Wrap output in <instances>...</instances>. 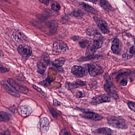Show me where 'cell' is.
Instances as JSON below:
<instances>
[{
    "label": "cell",
    "instance_id": "obj_29",
    "mask_svg": "<svg viewBox=\"0 0 135 135\" xmlns=\"http://www.w3.org/2000/svg\"><path fill=\"white\" fill-rule=\"evenodd\" d=\"M73 15L77 18H81L83 16V13L80 10H75L73 13Z\"/></svg>",
    "mask_w": 135,
    "mask_h": 135
},
{
    "label": "cell",
    "instance_id": "obj_12",
    "mask_svg": "<svg viewBox=\"0 0 135 135\" xmlns=\"http://www.w3.org/2000/svg\"><path fill=\"white\" fill-rule=\"evenodd\" d=\"M71 72L76 77L81 78L83 77L85 75V70L83 67L75 65L72 68Z\"/></svg>",
    "mask_w": 135,
    "mask_h": 135
},
{
    "label": "cell",
    "instance_id": "obj_42",
    "mask_svg": "<svg viewBox=\"0 0 135 135\" xmlns=\"http://www.w3.org/2000/svg\"><path fill=\"white\" fill-rule=\"evenodd\" d=\"M4 56V55L3 52L2 50L0 49V57H3Z\"/></svg>",
    "mask_w": 135,
    "mask_h": 135
},
{
    "label": "cell",
    "instance_id": "obj_16",
    "mask_svg": "<svg viewBox=\"0 0 135 135\" xmlns=\"http://www.w3.org/2000/svg\"><path fill=\"white\" fill-rule=\"evenodd\" d=\"M94 134L96 135H111L113 131L108 128H101L97 129L93 131Z\"/></svg>",
    "mask_w": 135,
    "mask_h": 135
},
{
    "label": "cell",
    "instance_id": "obj_7",
    "mask_svg": "<svg viewBox=\"0 0 135 135\" xmlns=\"http://www.w3.org/2000/svg\"><path fill=\"white\" fill-rule=\"evenodd\" d=\"M7 82L16 91L23 94H27L29 92V90L27 88L24 86H21L17 83L13 79L10 78L7 80Z\"/></svg>",
    "mask_w": 135,
    "mask_h": 135
},
{
    "label": "cell",
    "instance_id": "obj_37",
    "mask_svg": "<svg viewBox=\"0 0 135 135\" xmlns=\"http://www.w3.org/2000/svg\"><path fill=\"white\" fill-rule=\"evenodd\" d=\"M60 135H69L68 132L65 128L63 129L61 131Z\"/></svg>",
    "mask_w": 135,
    "mask_h": 135
},
{
    "label": "cell",
    "instance_id": "obj_28",
    "mask_svg": "<svg viewBox=\"0 0 135 135\" xmlns=\"http://www.w3.org/2000/svg\"><path fill=\"white\" fill-rule=\"evenodd\" d=\"M57 26V22L55 21H52L49 24V27L52 32H55L56 31Z\"/></svg>",
    "mask_w": 135,
    "mask_h": 135
},
{
    "label": "cell",
    "instance_id": "obj_25",
    "mask_svg": "<svg viewBox=\"0 0 135 135\" xmlns=\"http://www.w3.org/2000/svg\"><path fill=\"white\" fill-rule=\"evenodd\" d=\"M51 7L52 10L54 11L57 12L60 11L61 8L60 4L56 1H52L51 3Z\"/></svg>",
    "mask_w": 135,
    "mask_h": 135
},
{
    "label": "cell",
    "instance_id": "obj_15",
    "mask_svg": "<svg viewBox=\"0 0 135 135\" xmlns=\"http://www.w3.org/2000/svg\"><path fill=\"white\" fill-rule=\"evenodd\" d=\"M41 129L42 132L44 133L47 132L50 127L49 120L47 118L43 117L41 119Z\"/></svg>",
    "mask_w": 135,
    "mask_h": 135
},
{
    "label": "cell",
    "instance_id": "obj_34",
    "mask_svg": "<svg viewBox=\"0 0 135 135\" xmlns=\"http://www.w3.org/2000/svg\"><path fill=\"white\" fill-rule=\"evenodd\" d=\"M50 111L51 112V113L52 114V116L54 117L55 118H57V113L54 110V109H52V108H49Z\"/></svg>",
    "mask_w": 135,
    "mask_h": 135
},
{
    "label": "cell",
    "instance_id": "obj_4",
    "mask_svg": "<svg viewBox=\"0 0 135 135\" xmlns=\"http://www.w3.org/2000/svg\"><path fill=\"white\" fill-rule=\"evenodd\" d=\"M68 50V45L63 41H57L54 43L53 51L55 53H64L67 52Z\"/></svg>",
    "mask_w": 135,
    "mask_h": 135
},
{
    "label": "cell",
    "instance_id": "obj_14",
    "mask_svg": "<svg viewBox=\"0 0 135 135\" xmlns=\"http://www.w3.org/2000/svg\"><path fill=\"white\" fill-rule=\"evenodd\" d=\"M111 50L114 54L119 55L121 51V46L120 41L118 38L114 39L112 42Z\"/></svg>",
    "mask_w": 135,
    "mask_h": 135
},
{
    "label": "cell",
    "instance_id": "obj_11",
    "mask_svg": "<svg viewBox=\"0 0 135 135\" xmlns=\"http://www.w3.org/2000/svg\"><path fill=\"white\" fill-rule=\"evenodd\" d=\"M80 115L81 117L84 118L91 119L94 121H99L103 118L101 115L94 112H84Z\"/></svg>",
    "mask_w": 135,
    "mask_h": 135
},
{
    "label": "cell",
    "instance_id": "obj_8",
    "mask_svg": "<svg viewBox=\"0 0 135 135\" xmlns=\"http://www.w3.org/2000/svg\"><path fill=\"white\" fill-rule=\"evenodd\" d=\"M88 71L91 76H96L102 74L103 70L101 66L96 64H91L88 65Z\"/></svg>",
    "mask_w": 135,
    "mask_h": 135
},
{
    "label": "cell",
    "instance_id": "obj_18",
    "mask_svg": "<svg viewBox=\"0 0 135 135\" xmlns=\"http://www.w3.org/2000/svg\"><path fill=\"white\" fill-rule=\"evenodd\" d=\"M86 85V84L84 82L81 81V80H77L76 82H73V83H68L66 84V87L68 89H73L74 88H77L80 86H84Z\"/></svg>",
    "mask_w": 135,
    "mask_h": 135
},
{
    "label": "cell",
    "instance_id": "obj_24",
    "mask_svg": "<svg viewBox=\"0 0 135 135\" xmlns=\"http://www.w3.org/2000/svg\"><path fill=\"white\" fill-rule=\"evenodd\" d=\"M10 116L7 113L4 111H0V121L7 122L10 120Z\"/></svg>",
    "mask_w": 135,
    "mask_h": 135
},
{
    "label": "cell",
    "instance_id": "obj_19",
    "mask_svg": "<svg viewBox=\"0 0 135 135\" xmlns=\"http://www.w3.org/2000/svg\"><path fill=\"white\" fill-rule=\"evenodd\" d=\"M13 36L15 39L18 42H22L25 41L26 38L25 35L19 31H15L13 33Z\"/></svg>",
    "mask_w": 135,
    "mask_h": 135
},
{
    "label": "cell",
    "instance_id": "obj_3",
    "mask_svg": "<svg viewBox=\"0 0 135 135\" xmlns=\"http://www.w3.org/2000/svg\"><path fill=\"white\" fill-rule=\"evenodd\" d=\"M49 56L47 54H44L42 57L41 59L37 64V71L40 74H44L47 66L50 64Z\"/></svg>",
    "mask_w": 135,
    "mask_h": 135
},
{
    "label": "cell",
    "instance_id": "obj_30",
    "mask_svg": "<svg viewBox=\"0 0 135 135\" xmlns=\"http://www.w3.org/2000/svg\"><path fill=\"white\" fill-rule=\"evenodd\" d=\"M79 44L81 48H84L86 46H88L89 43L88 41L86 40V39H84V40H82V41H80L79 42Z\"/></svg>",
    "mask_w": 135,
    "mask_h": 135
},
{
    "label": "cell",
    "instance_id": "obj_23",
    "mask_svg": "<svg viewBox=\"0 0 135 135\" xmlns=\"http://www.w3.org/2000/svg\"><path fill=\"white\" fill-rule=\"evenodd\" d=\"M99 2V5L104 10L111 11L113 9L112 6L110 5L109 3L106 1H100Z\"/></svg>",
    "mask_w": 135,
    "mask_h": 135
},
{
    "label": "cell",
    "instance_id": "obj_26",
    "mask_svg": "<svg viewBox=\"0 0 135 135\" xmlns=\"http://www.w3.org/2000/svg\"><path fill=\"white\" fill-rule=\"evenodd\" d=\"M100 56L98 55H90V56H87L86 57H81L80 59V61H89L90 60H94V59H98L100 57Z\"/></svg>",
    "mask_w": 135,
    "mask_h": 135
},
{
    "label": "cell",
    "instance_id": "obj_5",
    "mask_svg": "<svg viewBox=\"0 0 135 135\" xmlns=\"http://www.w3.org/2000/svg\"><path fill=\"white\" fill-rule=\"evenodd\" d=\"M106 80V83L104 85L105 91L110 97H113L115 99L118 98V97L115 90V88L110 80V79Z\"/></svg>",
    "mask_w": 135,
    "mask_h": 135
},
{
    "label": "cell",
    "instance_id": "obj_1",
    "mask_svg": "<svg viewBox=\"0 0 135 135\" xmlns=\"http://www.w3.org/2000/svg\"><path fill=\"white\" fill-rule=\"evenodd\" d=\"M103 37L99 33L94 36V40L87 46L86 55H92L97 50L102 46L103 44Z\"/></svg>",
    "mask_w": 135,
    "mask_h": 135
},
{
    "label": "cell",
    "instance_id": "obj_10",
    "mask_svg": "<svg viewBox=\"0 0 135 135\" xmlns=\"http://www.w3.org/2000/svg\"><path fill=\"white\" fill-rule=\"evenodd\" d=\"M110 97L107 94H102L93 98L91 103L93 105H98L103 103L110 102Z\"/></svg>",
    "mask_w": 135,
    "mask_h": 135
},
{
    "label": "cell",
    "instance_id": "obj_33",
    "mask_svg": "<svg viewBox=\"0 0 135 135\" xmlns=\"http://www.w3.org/2000/svg\"><path fill=\"white\" fill-rule=\"evenodd\" d=\"M128 82V80L124 78L120 82V84L122 86H126L127 85Z\"/></svg>",
    "mask_w": 135,
    "mask_h": 135
},
{
    "label": "cell",
    "instance_id": "obj_13",
    "mask_svg": "<svg viewBox=\"0 0 135 135\" xmlns=\"http://www.w3.org/2000/svg\"><path fill=\"white\" fill-rule=\"evenodd\" d=\"M19 113L22 117H27L30 115L32 112L31 107L28 105L20 106L18 109Z\"/></svg>",
    "mask_w": 135,
    "mask_h": 135
},
{
    "label": "cell",
    "instance_id": "obj_9",
    "mask_svg": "<svg viewBox=\"0 0 135 135\" xmlns=\"http://www.w3.org/2000/svg\"><path fill=\"white\" fill-rule=\"evenodd\" d=\"M18 51L19 54L23 58H27L31 56L32 50L30 46L22 45L18 47Z\"/></svg>",
    "mask_w": 135,
    "mask_h": 135
},
{
    "label": "cell",
    "instance_id": "obj_27",
    "mask_svg": "<svg viewBox=\"0 0 135 135\" xmlns=\"http://www.w3.org/2000/svg\"><path fill=\"white\" fill-rule=\"evenodd\" d=\"M99 32L96 29H94V28L90 27V28H88L86 31V33L88 35L90 36H94L96 35Z\"/></svg>",
    "mask_w": 135,
    "mask_h": 135
},
{
    "label": "cell",
    "instance_id": "obj_38",
    "mask_svg": "<svg viewBox=\"0 0 135 135\" xmlns=\"http://www.w3.org/2000/svg\"><path fill=\"white\" fill-rule=\"evenodd\" d=\"M83 93L81 91H79L76 93V96L77 98H80L83 97Z\"/></svg>",
    "mask_w": 135,
    "mask_h": 135
},
{
    "label": "cell",
    "instance_id": "obj_21",
    "mask_svg": "<svg viewBox=\"0 0 135 135\" xmlns=\"http://www.w3.org/2000/svg\"><path fill=\"white\" fill-rule=\"evenodd\" d=\"M81 5L82 6V7L85 9V11L90 13H92L93 14H97L98 12L95 10L94 8H93L91 6L89 5V4H87L85 3H82L81 4Z\"/></svg>",
    "mask_w": 135,
    "mask_h": 135
},
{
    "label": "cell",
    "instance_id": "obj_35",
    "mask_svg": "<svg viewBox=\"0 0 135 135\" xmlns=\"http://www.w3.org/2000/svg\"><path fill=\"white\" fill-rule=\"evenodd\" d=\"M50 81L48 80V79H46V80L41 82L40 84L41 85H43V86H47L50 84Z\"/></svg>",
    "mask_w": 135,
    "mask_h": 135
},
{
    "label": "cell",
    "instance_id": "obj_31",
    "mask_svg": "<svg viewBox=\"0 0 135 135\" xmlns=\"http://www.w3.org/2000/svg\"><path fill=\"white\" fill-rule=\"evenodd\" d=\"M33 88L35 90L37 91H38V92H39L40 94H41L42 95L45 96V97H46V94L45 92V91H43L42 90L41 88L37 86L36 85H33Z\"/></svg>",
    "mask_w": 135,
    "mask_h": 135
},
{
    "label": "cell",
    "instance_id": "obj_41",
    "mask_svg": "<svg viewBox=\"0 0 135 135\" xmlns=\"http://www.w3.org/2000/svg\"><path fill=\"white\" fill-rule=\"evenodd\" d=\"M54 104L56 106H59L60 105V103L57 100H56V99H54Z\"/></svg>",
    "mask_w": 135,
    "mask_h": 135
},
{
    "label": "cell",
    "instance_id": "obj_36",
    "mask_svg": "<svg viewBox=\"0 0 135 135\" xmlns=\"http://www.w3.org/2000/svg\"><path fill=\"white\" fill-rule=\"evenodd\" d=\"M8 69L4 67V66L1 65L0 66V71L2 73H6L9 71Z\"/></svg>",
    "mask_w": 135,
    "mask_h": 135
},
{
    "label": "cell",
    "instance_id": "obj_40",
    "mask_svg": "<svg viewBox=\"0 0 135 135\" xmlns=\"http://www.w3.org/2000/svg\"><path fill=\"white\" fill-rule=\"evenodd\" d=\"M0 135H11L10 132L8 131H4L2 133H0Z\"/></svg>",
    "mask_w": 135,
    "mask_h": 135
},
{
    "label": "cell",
    "instance_id": "obj_20",
    "mask_svg": "<svg viewBox=\"0 0 135 135\" xmlns=\"http://www.w3.org/2000/svg\"><path fill=\"white\" fill-rule=\"evenodd\" d=\"M135 53V48L134 46H131L126 53L124 54L123 55V58L126 60H128L132 57L133 56Z\"/></svg>",
    "mask_w": 135,
    "mask_h": 135
},
{
    "label": "cell",
    "instance_id": "obj_2",
    "mask_svg": "<svg viewBox=\"0 0 135 135\" xmlns=\"http://www.w3.org/2000/svg\"><path fill=\"white\" fill-rule=\"evenodd\" d=\"M107 122L110 126L117 129H126L127 125L123 118L120 117L110 116L107 118Z\"/></svg>",
    "mask_w": 135,
    "mask_h": 135
},
{
    "label": "cell",
    "instance_id": "obj_22",
    "mask_svg": "<svg viewBox=\"0 0 135 135\" xmlns=\"http://www.w3.org/2000/svg\"><path fill=\"white\" fill-rule=\"evenodd\" d=\"M65 61V59L64 57H61L55 60L53 62L52 65L56 68H60L64 65Z\"/></svg>",
    "mask_w": 135,
    "mask_h": 135
},
{
    "label": "cell",
    "instance_id": "obj_6",
    "mask_svg": "<svg viewBox=\"0 0 135 135\" xmlns=\"http://www.w3.org/2000/svg\"><path fill=\"white\" fill-rule=\"evenodd\" d=\"M94 19L99 29L103 34H108L109 32V28L105 21L97 16H94Z\"/></svg>",
    "mask_w": 135,
    "mask_h": 135
},
{
    "label": "cell",
    "instance_id": "obj_32",
    "mask_svg": "<svg viewBox=\"0 0 135 135\" xmlns=\"http://www.w3.org/2000/svg\"><path fill=\"white\" fill-rule=\"evenodd\" d=\"M128 106L129 108L132 110L133 112H135V104L134 102H128Z\"/></svg>",
    "mask_w": 135,
    "mask_h": 135
},
{
    "label": "cell",
    "instance_id": "obj_39",
    "mask_svg": "<svg viewBox=\"0 0 135 135\" xmlns=\"http://www.w3.org/2000/svg\"><path fill=\"white\" fill-rule=\"evenodd\" d=\"M39 1L46 5H48L49 3V1Z\"/></svg>",
    "mask_w": 135,
    "mask_h": 135
},
{
    "label": "cell",
    "instance_id": "obj_17",
    "mask_svg": "<svg viewBox=\"0 0 135 135\" xmlns=\"http://www.w3.org/2000/svg\"><path fill=\"white\" fill-rule=\"evenodd\" d=\"M1 84H2V85H3L4 89L7 91V92L9 93L11 95H12V96H14L15 97H17V98H18V97L20 96V94H19L18 92H16L14 90H12L11 88V87H10L8 85V84H7V83L5 81H3Z\"/></svg>",
    "mask_w": 135,
    "mask_h": 135
}]
</instances>
